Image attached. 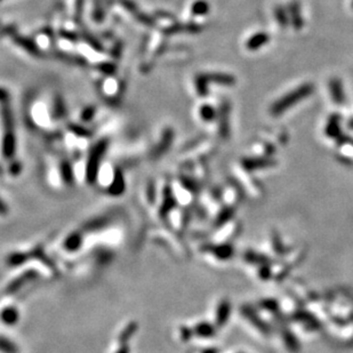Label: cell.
Masks as SVG:
<instances>
[{
    "label": "cell",
    "mask_w": 353,
    "mask_h": 353,
    "mask_svg": "<svg viewBox=\"0 0 353 353\" xmlns=\"http://www.w3.org/2000/svg\"><path fill=\"white\" fill-rule=\"evenodd\" d=\"M313 92H315V86L312 83H304V85L297 87L295 91L288 93L284 98L278 100L276 103H273L270 111L273 116H279V114L290 109V107L310 96Z\"/></svg>",
    "instance_id": "obj_1"
},
{
    "label": "cell",
    "mask_w": 353,
    "mask_h": 353,
    "mask_svg": "<svg viewBox=\"0 0 353 353\" xmlns=\"http://www.w3.org/2000/svg\"><path fill=\"white\" fill-rule=\"evenodd\" d=\"M104 152V145L100 144L94 149V151L92 152L90 157V161L87 165V181L88 183H94L98 176V169L101 161V157L103 156Z\"/></svg>",
    "instance_id": "obj_2"
},
{
    "label": "cell",
    "mask_w": 353,
    "mask_h": 353,
    "mask_svg": "<svg viewBox=\"0 0 353 353\" xmlns=\"http://www.w3.org/2000/svg\"><path fill=\"white\" fill-rule=\"evenodd\" d=\"M269 40H270V37H269V34L267 32H258L248 39L246 46L249 51H256L258 50V48H261L262 46L267 45Z\"/></svg>",
    "instance_id": "obj_3"
},
{
    "label": "cell",
    "mask_w": 353,
    "mask_h": 353,
    "mask_svg": "<svg viewBox=\"0 0 353 353\" xmlns=\"http://www.w3.org/2000/svg\"><path fill=\"white\" fill-rule=\"evenodd\" d=\"M330 94H332L333 101L337 104H342L344 102V92L343 86L338 79H332L329 82Z\"/></svg>",
    "instance_id": "obj_4"
},
{
    "label": "cell",
    "mask_w": 353,
    "mask_h": 353,
    "mask_svg": "<svg viewBox=\"0 0 353 353\" xmlns=\"http://www.w3.org/2000/svg\"><path fill=\"white\" fill-rule=\"evenodd\" d=\"M290 15H292L290 16V20H292L294 28L301 29L303 25V20L301 15V8H299L298 4L296 2L290 4Z\"/></svg>",
    "instance_id": "obj_5"
},
{
    "label": "cell",
    "mask_w": 353,
    "mask_h": 353,
    "mask_svg": "<svg viewBox=\"0 0 353 353\" xmlns=\"http://www.w3.org/2000/svg\"><path fill=\"white\" fill-rule=\"evenodd\" d=\"M0 317H2V320L6 325H14L19 320V311L13 306L6 307L5 310L0 313Z\"/></svg>",
    "instance_id": "obj_6"
},
{
    "label": "cell",
    "mask_w": 353,
    "mask_h": 353,
    "mask_svg": "<svg viewBox=\"0 0 353 353\" xmlns=\"http://www.w3.org/2000/svg\"><path fill=\"white\" fill-rule=\"evenodd\" d=\"M0 352L3 353H19L17 347L11 339L4 336H0Z\"/></svg>",
    "instance_id": "obj_7"
},
{
    "label": "cell",
    "mask_w": 353,
    "mask_h": 353,
    "mask_svg": "<svg viewBox=\"0 0 353 353\" xmlns=\"http://www.w3.org/2000/svg\"><path fill=\"white\" fill-rule=\"evenodd\" d=\"M81 245V236L79 233H73L65 241V247L69 250H76Z\"/></svg>",
    "instance_id": "obj_8"
},
{
    "label": "cell",
    "mask_w": 353,
    "mask_h": 353,
    "mask_svg": "<svg viewBox=\"0 0 353 353\" xmlns=\"http://www.w3.org/2000/svg\"><path fill=\"white\" fill-rule=\"evenodd\" d=\"M339 116H336V114H334L330 118V120L327 125V134H329V136H335V134L338 133L339 129Z\"/></svg>",
    "instance_id": "obj_9"
},
{
    "label": "cell",
    "mask_w": 353,
    "mask_h": 353,
    "mask_svg": "<svg viewBox=\"0 0 353 353\" xmlns=\"http://www.w3.org/2000/svg\"><path fill=\"white\" fill-rule=\"evenodd\" d=\"M123 189H125V183H123V181L121 179V176L118 175L116 176V179H114V182L111 187V190H110V193H112V195H120V193L123 191Z\"/></svg>",
    "instance_id": "obj_10"
},
{
    "label": "cell",
    "mask_w": 353,
    "mask_h": 353,
    "mask_svg": "<svg viewBox=\"0 0 353 353\" xmlns=\"http://www.w3.org/2000/svg\"><path fill=\"white\" fill-rule=\"evenodd\" d=\"M136 329H138V325L131 324V325L128 326V327L121 333V336H120V338H119V339H120V342L121 343H126L128 339L131 337V335L135 333Z\"/></svg>",
    "instance_id": "obj_11"
},
{
    "label": "cell",
    "mask_w": 353,
    "mask_h": 353,
    "mask_svg": "<svg viewBox=\"0 0 353 353\" xmlns=\"http://www.w3.org/2000/svg\"><path fill=\"white\" fill-rule=\"evenodd\" d=\"M25 258H26L25 255L13 254V255L10 256V257L7 258V262H8V264H10V266L16 267V266H20V264L23 263V261H24Z\"/></svg>",
    "instance_id": "obj_12"
},
{
    "label": "cell",
    "mask_w": 353,
    "mask_h": 353,
    "mask_svg": "<svg viewBox=\"0 0 353 353\" xmlns=\"http://www.w3.org/2000/svg\"><path fill=\"white\" fill-rule=\"evenodd\" d=\"M276 15H277V20L279 22L281 26H285L288 23V17H287L286 12L282 10L280 6H278V8H276Z\"/></svg>",
    "instance_id": "obj_13"
},
{
    "label": "cell",
    "mask_w": 353,
    "mask_h": 353,
    "mask_svg": "<svg viewBox=\"0 0 353 353\" xmlns=\"http://www.w3.org/2000/svg\"><path fill=\"white\" fill-rule=\"evenodd\" d=\"M201 116L206 120H213L215 117V111L214 109L210 107V105H205L204 108L201 109Z\"/></svg>",
    "instance_id": "obj_14"
},
{
    "label": "cell",
    "mask_w": 353,
    "mask_h": 353,
    "mask_svg": "<svg viewBox=\"0 0 353 353\" xmlns=\"http://www.w3.org/2000/svg\"><path fill=\"white\" fill-rule=\"evenodd\" d=\"M207 11H208V6H207V4L204 2L197 3L195 5V8H193V12H195L196 14H205Z\"/></svg>",
    "instance_id": "obj_15"
},
{
    "label": "cell",
    "mask_w": 353,
    "mask_h": 353,
    "mask_svg": "<svg viewBox=\"0 0 353 353\" xmlns=\"http://www.w3.org/2000/svg\"><path fill=\"white\" fill-rule=\"evenodd\" d=\"M7 213V207L5 205V202H4L2 199H0V214L4 215Z\"/></svg>",
    "instance_id": "obj_16"
},
{
    "label": "cell",
    "mask_w": 353,
    "mask_h": 353,
    "mask_svg": "<svg viewBox=\"0 0 353 353\" xmlns=\"http://www.w3.org/2000/svg\"><path fill=\"white\" fill-rule=\"evenodd\" d=\"M117 353H129V347H128L127 345H125V344H123L122 347H121V348H119Z\"/></svg>",
    "instance_id": "obj_17"
},
{
    "label": "cell",
    "mask_w": 353,
    "mask_h": 353,
    "mask_svg": "<svg viewBox=\"0 0 353 353\" xmlns=\"http://www.w3.org/2000/svg\"><path fill=\"white\" fill-rule=\"evenodd\" d=\"M352 6H353V2H352Z\"/></svg>",
    "instance_id": "obj_18"
}]
</instances>
